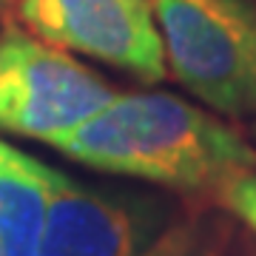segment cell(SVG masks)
I'll return each mask as SVG.
<instances>
[{
	"label": "cell",
	"mask_w": 256,
	"mask_h": 256,
	"mask_svg": "<svg viewBox=\"0 0 256 256\" xmlns=\"http://www.w3.org/2000/svg\"><path fill=\"white\" fill-rule=\"evenodd\" d=\"M142 225L122 200L48 174V208L34 256H140Z\"/></svg>",
	"instance_id": "obj_5"
},
{
	"label": "cell",
	"mask_w": 256,
	"mask_h": 256,
	"mask_svg": "<svg viewBox=\"0 0 256 256\" xmlns=\"http://www.w3.org/2000/svg\"><path fill=\"white\" fill-rule=\"evenodd\" d=\"M165 63L208 108L256 114V6L250 0H154Z\"/></svg>",
	"instance_id": "obj_2"
},
{
	"label": "cell",
	"mask_w": 256,
	"mask_h": 256,
	"mask_svg": "<svg viewBox=\"0 0 256 256\" xmlns=\"http://www.w3.org/2000/svg\"><path fill=\"white\" fill-rule=\"evenodd\" d=\"M18 20L63 52L94 57L146 82L168 74L154 0H14Z\"/></svg>",
	"instance_id": "obj_4"
},
{
	"label": "cell",
	"mask_w": 256,
	"mask_h": 256,
	"mask_svg": "<svg viewBox=\"0 0 256 256\" xmlns=\"http://www.w3.org/2000/svg\"><path fill=\"white\" fill-rule=\"evenodd\" d=\"M9 3H14V0H0V6H9Z\"/></svg>",
	"instance_id": "obj_9"
},
{
	"label": "cell",
	"mask_w": 256,
	"mask_h": 256,
	"mask_svg": "<svg viewBox=\"0 0 256 256\" xmlns=\"http://www.w3.org/2000/svg\"><path fill=\"white\" fill-rule=\"evenodd\" d=\"M66 156L182 194H225L256 174V151L220 117L165 92L114 100L57 140Z\"/></svg>",
	"instance_id": "obj_1"
},
{
	"label": "cell",
	"mask_w": 256,
	"mask_h": 256,
	"mask_svg": "<svg viewBox=\"0 0 256 256\" xmlns=\"http://www.w3.org/2000/svg\"><path fill=\"white\" fill-rule=\"evenodd\" d=\"M225 200L234 210H236V216L250 225V230L256 234V174L245 176V180H239L228 194H225Z\"/></svg>",
	"instance_id": "obj_8"
},
{
	"label": "cell",
	"mask_w": 256,
	"mask_h": 256,
	"mask_svg": "<svg viewBox=\"0 0 256 256\" xmlns=\"http://www.w3.org/2000/svg\"><path fill=\"white\" fill-rule=\"evenodd\" d=\"M52 168L0 140V256H34L48 208Z\"/></svg>",
	"instance_id": "obj_6"
},
{
	"label": "cell",
	"mask_w": 256,
	"mask_h": 256,
	"mask_svg": "<svg viewBox=\"0 0 256 256\" xmlns=\"http://www.w3.org/2000/svg\"><path fill=\"white\" fill-rule=\"evenodd\" d=\"M140 256H202V245L191 228H171L154 239Z\"/></svg>",
	"instance_id": "obj_7"
},
{
	"label": "cell",
	"mask_w": 256,
	"mask_h": 256,
	"mask_svg": "<svg viewBox=\"0 0 256 256\" xmlns=\"http://www.w3.org/2000/svg\"><path fill=\"white\" fill-rule=\"evenodd\" d=\"M114 100L100 74L28 28H0V131L54 146Z\"/></svg>",
	"instance_id": "obj_3"
}]
</instances>
